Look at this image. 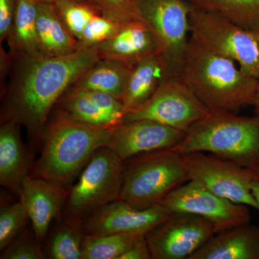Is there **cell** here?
Segmentation results:
<instances>
[{
    "label": "cell",
    "instance_id": "obj_14",
    "mask_svg": "<svg viewBox=\"0 0 259 259\" xmlns=\"http://www.w3.org/2000/svg\"><path fill=\"white\" fill-rule=\"evenodd\" d=\"M186 132L156 121L136 120L112 127L107 147L122 161L176 146Z\"/></svg>",
    "mask_w": 259,
    "mask_h": 259
},
{
    "label": "cell",
    "instance_id": "obj_33",
    "mask_svg": "<svg viewBox=\"0 0 259 259\" xmlns=\"http://www.w3.org/2000/svg\"><path fill=\"white\" fill-rule=\"evenodd\" d=\"M151 250L146 236L141 237L133 243L118 259H151Z\"/></svg>",
    "mask_w": 259,
    "mask_h": 259
},
{
    "label": "cell",
    "instance_id": "obj_30",
    "mask_svg": "<svg viewBox=\"0 0 259 259\" xmlns=\"http://www.w3.org/2000/svg\"><path fill=\"white\" fill-rule=\"evenodd\" d=\"M46 255L33 231L23 230L1 250V259H44Z\"/></svg>",
    "mask_w": 259,
    "mask_h": 259
},
{
    "label": "cell",
    "instance_id": "obj_26",
    "mask_svg": "<svg viewBox=\"0 0 259 259\" xmlns=\"http://www.w3.org/2000/svg\"><path fill=\"white\" fill-rule=\"evenodd\" d=\"M144 236L132 234H85L81 259H118L136 240Z\"/></svg>",
    "mask_w": 259,
    "mask_h": 259
},
{
    "label": "cell",
    "instance_id": "obj_11",
    "mask_svg": "<svg viewBox=\"0 0 259 259\" xmlns=\"http://www.w3.org/2000/svg\"><path fill=\"white\" fill-rule=\"evenodd\" d=\"M217 233L204 218L174 212L146 239L152 259H189Z\"/></svg>",
    "mask_w": 259,
    "mask_h": 259
},
{
    "label": "cell",
    "instance_id": "obj_6",
    "mask_svg": "<svg viewBox=\"0 0 259 259\" xmlns=\"http://www.w3.org/2000/svg\"><path fill=\"white\" fill-rule=\"evenodd\" d=\"M124 169V161L110 148H99L80 174L77 183L68 192L64 218L83 221L120 199Z\"/></svg>",
    "mask_w": 259,
    "mask_h": 259
},
{
    "label": "cell",
    "instance_id": "obj_32",
    "mask_svg": "<svg viewBox=\"0 0 259 259\" xmlns=\"http://www.w3.org/2000/svg\"><path fill=\"white\" fill-rule=\"evenodd\" d=\"M17 0H0V40L8 39L14 21Z\"/></svg>",
    "mask_w": 259,
    "mask_h": 259
},
{
    "label": "cell",
    "instance_id": "obj_35",
    "mask_svg": "<svg viewBox=\"0 0 259 259\" xmlns=\"http://www.w3.org/2000/svg\"><path fill=\"white\" fill-rule=\"evenodd\" d=\"M252 192H253V196H254L255 200H256L257 203L258 205L259 210V180L256 179L253 182V186H252Z\"/></svg>",
    "mask_w": 259,
    "mask_h": 259
},
{
    "label": "cell",
    "instance_id": "obj_9",
    "mask_svg": "<svg viewBox=\"0 0 259 259\" xmlns=\"http://www.w3.org/2000/svg\"><path fill=\"white\" fill-rule=\"evenodd\" d=\"M190 180L195 181L213 193L237 204L258 209L252 186L257 179L253 168L204 152L182 154Z\"/></svg>",
    "mask_w": 259,
    "mask_h": 259
},
{
    "label": "cell",
    "instance_id": "obj_12",
    "mask_svg": "<svg viewBox=\"0 0 259 259\" xmlns=\"http://www.w3.org/2000/svg\"><path fill=\"white\" fill-rule=\"evenodd\" d=\"M159 204L170 212L191 213L204 218L215 226L218 233L250 221L248 206L220 197L193 180L172 191Z\"/></svg>",
    "mask_w": 259,
    "mask_h": 259
},
{
    "label": "cell",
    "instance_id": "obj_28",
    "mask_svg": "<svg viewBox=\"0 0 259 259\" xmlns=\"http://www.w3.org/2000/svg\"><path fill=\"white\" fill-rule=\"evenodd\" d=\"M100 14L124 26L137 20L140 15L139 0H84Z\"/></svg>",
    "mask_w": 259,
    "mask_h": 259
},
{
    "label": "cell",
    "instance_id": "obj_19",
    "mask_svg": "<svg viewBox=\"0 0 259 259\" xmlns=\"http://www.w3.org/2000/svg\"><path fill=\"white\" fill-rule=\"evenodd\" d=\"M165 79L166 69L158 54L146 56L133 64L121 100L126 114L148 101Z\"/></svg>",
    "mask_w": 259,
    "mask_h": 259
},
{
    "label": "cell",
    "instance_id": "obj_7",
    "mask_svg": "<svg viewBox=\"0 0 259 259\" xmlns=\"http://www.w3.org/2000/svg\"><path fill=\"white\" fill-rule=\"evenodd\" d=\"M190 21V37L195 41L234 61L245 74L259 79V31L243 28L221 15L193 5Z\"/></svg>",
    "mask_w": 259,
    "mask_h": 259
},
{
    "label": "cell",
    "instance_id": "obj_25",
    "mask_svg": "<svg viewBox=\"0 0 259 259\" xmlns=\"http://www.w3.org/2000/svg\"><path fill=\"white\" fill-rule=\"evenodd\" d=\"M84 235L83 221L64 218L48 242L47 256L51 259H81Z\"/></svg>",
    "mask_w": 259,
    "mask_h": 259
},
{
    "label": "cell",
    "instance_id": "obj_27",
    "mask_svg": "<svg viewBox=\"0 0 259 259\" xmlns=\"http://www.w3.org/2000/svg\"><path fill=\"white\" fill-rule=\"evenodd\" d=\"M54 6L65 26L77 42L84 29L100 13L85 1L66 2Z\"/></svg>",
    "mask_w": 259,
    "mask_h": 259
},
{
    "label": "cell",
    "instance_id": "obj_20",
    "mask_svg": "<svg viewBox=\"0 0 259 259\" xmlns=\"http://www.w3.org/2000/svg\"><path fill=\"white\" fill-rule=\"evenodd\" d=\"M36 25L40 56L69 55L79 49L78 42L65 26L54 5L37 2Z\"/></svg>",
    "mask_w": 259,
    "mask_h": 259
},
{
    "label": "cell",
    "instance_id": "obj_4",
    "mask_svg": "<svg viewBox=\"0 0 259 259\" xmlns=\"http://www.w3.org/2000/svg\"><path fill=\"white\" fill-rule=\"evenodd\" d=\"M172 150L180 154L209 153L245 168L259 166V115L210 112L186 132Z\"/></svg>",
    "mask_w": 259,
    "mask_h": 259
},
{
    "label": "cell",
    "instance_id": "obj_22",
    "mask_svg": "<svg viewBox=\"0 0 259 259\" xmlns=\"http://www.w3.org/2000/svg\"><path fill=\"white\" fill-rule=\"evenodd\" d=\"M37 0H17L8 40L11 54L18 58L40 56L37 44Z\"/></svg>",
    "mask_w": 259,
    "mask_h": 259
},
{
    "label": "cell",
    "instance_id": "obj_24",
    "mask_svg": "<svg viewBox=\"0 0 259 259\" xmlns=\"http://www.w3.org/2000/svg\"><path fill=\"white\" fill-rule=\"evenodd\" d=\"M192 5L212 12L233 23L259 31V0H191Z\"/></svg>",
    "mask_w": 259,
    "mask_h": 259
},
{
    "label": "cell",
    "instance_id": "obj_29",
    "mask_svg": "<svg viewBox=\"0 0 259 259\" xmlns=\"http://www.w3.org/2000/svg\"><path fill=\"white\" fill-rule=\"evenodd\" d=\"M30 221L23 203L18 202L2 207L0 211V250L18 236Z\"/></svg>",
    "mask_w": 259,
    "mask_h": 259
},
{
    "label": "cell",
    "instance_id": "obj_31",
    "mask_svg": "<svg viewBox=\"0 0 259 259\" xmlns=\"http://www.w3.org/2000/svg\"><path fill=\"white\" fill-rule=\"evenodd\" d=\"M120 25L100 13L97 15L84 29L78 40L79 48L95 47L113 36L119 31Z\"/></svg>",
    "mask_w": 259,
    "mask_h": 259
},
{
    "label": "cell",
    "instance_id": "obj_21",
    "mask_svg": "<svg viewBox=\"0 0 259 259\" xmlns=\"http://www.w3.org/2000/svg\"><path fill=\"white\" fill-rule=\"evenodd\" d=\"M131 66L115 59H100L83 73L71 88L102 92L122 100Z\"/></svg>",
    "mask_w": 259,
    "mask_h": 259
},
{
    "label": "cell",
    "instance_id": "obj_3",
    "mask_svg": "<svg viewBox=\"0 0 259 259\" xmlns=\"http://www.w3.org/2000/svg\"><path fill=\"white\" fill-rule=\"evenodd\" d=\"M111 128L83 123L56 110L46 126L31 176L54 181L68 190L94 153L107 146Z\"/></svg>",
    "mask_w": 259,
    "mask_h": 259
},
{
    "label": "cell",
    "instance_id": "obj_34",
    "mask_svg": "<svg viewBox=\"0 0 259 259\" xmlns=\"http://www.w3.org/2000/svg\"><path fill=\"white\" fill-rule=\"evenodd\" d=\"M255 108V114L259 115V79L257 84L256 91H255L254 98H253L252 105Z\"/></svg>",
    "mask_w": 259,
    "mask_h": 259
},
{
    "label": "cell",
    "instance_id": "obj_23",
    "mask_svg": "<svg viewBox=\"0 0 259 259\" xmlns=\"http://www.w3.org/2000/svg\"><path fill=\"white\" fill-rule=\"evenodd\" d=\"M56 110L89 125L112 127L119 125L80 89L69 88L56 104Z\"/></svg>",
    "mask_w": 259,
    "mask_h": 259
},
{
    "label": "cell",
    "instance_id": "obj_1",
    "mask_svg": "<svg viewBox=\"0 0 259 259\" xmlns=\"http://www.w3.org/2000/svg\"><path fill=\"white\" fill-rule=\"evenodd\" d=\"M21 63L2 110V120L28 130L40 147L49 117L61 97L80 76L100 60L95 47L69 55L20 58Z\"/></svg>",
    "mask_w": 259,
    "mask_h": 259
},
{
    "label": "cell",
    "instance_id": "obj_16",
    "mask_svg": "<svg viewBox=\"0 0 259 259\" xmlns=\"http://www.w3.org/2000/svg\"><path fill=\"white\" fill-rule=\"evenodd\" d=\"M18 125L14 122H5L0 127V184L19 197L32 164L31 155L22 141Z\"/></svg>",
    "mask_w": 259,
    "mask_h": 259
},
{
    "label": "cell",
    "instance_id": "obj_5",
    "mask_svg": "<svg viewBox=\"0 0 259 259\" xmlns=\"http://www.w3.org/2000/svg\"><path fill=\"white\" fill-rule=\"evenodd\" d=\"M124 163L120 199L137 209L159 204L190 181L183 156L171 148L140 155Z\"/></svg>",
    "mask_w": 259,
    "mask_h": 259
},
{
    "label": "cell",
    "instance_id": "obj_13",
    "mask_svg": "<svg viewBox=\"0 0 259 259\" xmlns=\"http://www.w3.org/2000/svg\"><path fill=\"white\" fill-rule=\"evenodd\" d=\"M172 212L161 204L140 209L119 199L83 221L85 234H132L147 236L165 222Z\"/></svg>",
    "mask_w": 259,
    "mask_h": 259
},
{
    "label": "cell",
    "instance_id": "obj_18",
    "mask_svg": "<svg viewBox=\"0 0 259 259\" xmlns=\"http://www.w3.org/2000/svg\"><path fill=\"white\" fill-rule=\"evenodd\" d=\"M97 47L100 59H115L130 64L157 54L152 33L143 20L121 27L113 36L100 42Z\"/></svg>",
    "mask_w": 259,
    "mask_h": 259
},
{
    "label": "cell",
    "instance_id": "obj_2",
    "mask_svg": "<svg viewBox=\"0 0 259 259\" xmlns=\"http://www.w3.org/2000/svg\"><path fill=\"white\" fill-rule=\"evenodd\" d=\"M180 77L209 112L238 113L252 105L258 84L236 62L191 37Z\"/></svg>",
    "mask_w": 259,
    "mask_h": 259
},
{
    "label": "cell",
    "instance_id": "obj_10",
    "mask_svg": "<svg viewBox=\"0 0 259 259\" xmlns=\"http://www.w3.org/2000/svg\"><path fill=\"white\" fill-rule=\"evenodd\" d=\"M209 112L180 76H172L163 80L144 105L127 112L121 123L150 120L187 132Z\"/></svg>",
    "mask_w": 259,
    "mask_h": 259
},
{
    "label": "cell",
    "instance_id": "obj_8",
    "mask_svg": "<svg viewBox=\"0 0 259 259\" xmlns=\"http://www.w3.org/2000/svg\"><path fill=\"white\" fill-rule=\"evenodd\" d=\"M139 7L164 64L166 78L180 76L190 44L192 5L185 0H139Z\"/></svg>",
    "mask_w": 259,
    "mask_h": 259
},
{
    "label": "cell",
    "instance_id": "obj_15",
    "mask_svg": "<svg viewBox=\"0 0 259 259\" xmlns=\"http://www.w3.org/2000/svg\"><path fill=\"white\" fill-rule=\"evenodd\" d=\"M67 189L58 182L31 176L24 180L19 200L26 209L35 238L41 243L53 221L61 220Z\"/></svg>",
    "mask_w": 259,
    "mask_h": 259
},
{
    "label": "cell",
    "instance_id": "obj_37",
    "mask_svg": "<svg viewBox=\"0 0 259 259\" xmlns=\"http://www.w3.org/2000/svg\"><path fill=\"white\" fill-rule=\"evenodd\" d=\"M253 169L254 170L255 175H256L257 179L259 180V166H257L253 168Z\"/></svg>",
    "mask_w": 259,
    "mask_h": 259
},
{
    "label": "cell",
    "instance_id": "obj_36",
    "mask_svg": "<svg viewBox=\"0 0 259 259\" xmlns=\"http://www.w3.org/2000/svg\"><path fill=\"white\" fill-rule=\"evenodd\" d=\"M38 3H45V4L56 5L66 2L84 1V0H37Z\"/></svg>",
    "mask_w": 259,
    "mask_h": 259
},
{
    "label": "cell",
    "instance_id": "obj_17",
    "mask_svg": "<svg viewBox=\"0 0 259 259\" xmlns=\"http://www.w3.org/2000/svg\"><path fill=\"white\" fill-rule=\"evenodd\" d=\"M189 259H259V226L245 223L215 233Z\"/></svg>",
    "mask_w": 259,
    "mask_h": 259
}]
</instances>
